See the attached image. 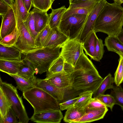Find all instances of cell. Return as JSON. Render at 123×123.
Wrapping results in <instances>:
<instances>
[{"instance_id":"6da1fadb","label":"cell","mask_w":123,"mask_h":123,"mask_svg":"<svg viewBox=\"0 0 123 123\" xmlns=\"http://www.w3.org/2000/svg\"><path fill=\"white\" fill-rule=\"evenodd\" d=\"M103 79L91 61L83 51L71 74V86L65 90L63 102L79 96L85 92H93Z\"/></svg>"},{"instance_id":"7a4b0ae2","label":"cell","mask_w":123,"mask_h":123,"mask_svg":"<svg viewBox=\"0 0 123 123\" xmlns=\"http://www.w3.org/2000/svg\"><path fill=\"white\" fill-rule=\"evenodd\" d=\"M123 7L106 1L95 24L93 31L109 36H117L123 30Z\"/></svg>"},{"instance_id":"3957f363","label":"cell","mask_w":123,"mask_h":123,"mask_svg":"<svg viewBox=\"0 0 123 123\" xmlns=\"http://www.w3.org/2000/svg\"><path fill=\"white\" fill-rule=\"evenodd\" d=\"M23 95L33 108L34 113L60 109L56 99L37 86L23 92Z\"/></svg>"},{"instance_id":"277c9868","label":"cell","mask_w":123,"mask_h":123,"mask_svg":"<svg viewBox=\"0 0 123 123\" xmlns=\"http://www.w3.org/2000/svg\"><path fill=\"white\" fill-rule=\"evenodd\" d=\"M60 48H43L25 53V59L29 61L36 74L47 72L53 61L60 55Z\"/></svg>"},{"instance_id":"5b68a950","label":"cell","mask_w":123,"mask_h":123,"mask_svg":"<svg viewBox=\"0 0 123 123\" xmlns=\"http://www.w3.org/2000/svg\"><path fill=\"white\" fill-rule=\"evenodd\" d=\"M0 81V87L9 100L11 108L18 119L19 123H28L30 119L16 87L12 84L2 82L1 78Z\"/></svg>"},{"instance_id":"8992f818","label":"cell","mask_w":123,"mask_h":123,"mask_svg":"<svg viewBox=\"0 0 123 123\" xmlns=\"http://www.w3.org/2000/svg\"><path fill=\"white\" fill-rule=\"evenodd\" d=\"M11 6L14 12L17 26L20 33L15 46L19 49L22 54L38 49L36 46L35 39L30 34L18 12L15 2Z\"/></svg>"},{"instance_id":"52a82bcc","label":"cell","mask_w":123,"mask_h":123,"mask_svg":"<svg viewBox=\"0 0 123 123\" xmlns=\"http://www.w3.org/2000/svg\"><path fill=\"white\" fill-rule=\"evenodd\" d=\"M87 15L74 14L61 20L58 28L69 39L77 38L85 23Z\"/></svg>"},{"instance_id":"ba28073f","label":"cell","mask_w":123,"mask_h":123,"mask_svg":"<svg viewBox=\"0 0 123 123\" xmlns=\"http://www.w3.org/2000/svg\"><path fill=\"white\" fill-rule=\"evenodd\" d=\"M60 55L65 62L74 68L83 51L82 43L77 38L69 39L61 47Z\"/></svg>"},{"instance_id":"9c48e42d","label":"cell","mask_w":123,"mask_h":123,"mask_svg":"<svg viewBox=\"0 0 123 123\" xmlns=\"http://www.w3.org/2000/svg\"><path fill=\"white\" fill-rule=\"evenodd\" d=\"M106 1V0H102L97 3L92 10L87 15L82 31L76 38L82 43L86 36L93 30L96 20Z\"/></svg>"},{"instance_id":"30bf717a","label":"cell","mask_w":123,"mask_h":123,"mask_svg":"<svg viewBox=\"0 0 123 123\" xmlns=\"http://www.w3.org/2000/svg\"><path fill=\"white\" fill-rule=\"evenodd\" d=\"M60 109L34 113L30 118L32 121L40 123H59L63 117Z\"/></svg>"},{"instance_id":"8fae6325","label":"cell","mask_w":123,"mask_h":123,"mask_svg":"<svg viewBox=\"0 0 123 123\" xmlns=\"http://www.w3.org/2000/svg\"><path fill=\"white\" fill-rule=\"evenodd\" d=\"M72 71L64 70L46 75L45 79L56 87L65 90L71 86Z\"/></svg>"},{"instance_id":"7c38bea8","label":"cell","mask_w":123,"mask_h":123,"mask_svg":"<svg viewBox=\"0 0 123 123\" xmlns=\"http://www.w3.org/2000/svg\"><path fill=\"white\" fill-rule=\"evenodd\" d=\"M2 19L0 31V39L10 34L17 26L16 18L12 7L10 6L6 14L1 16Z\"/></svg>"},{"instance_id":"4fadbf2b","label":"cell","mask_w":123,"mask_h":123,"mask_svg":"<svg viewBox=\"0 0 123 123\" xmlns=\"http://www.w3.org/2000/svg\"><path fill=\"white\" fill-rule=\"evenodd\" d=\"M36 86L42 89L51 95L58 100L59 103L63 100L65 89L56 87L47 79L37 78Z\"/></svg>"},{"instance_id":"5bb4252c","label":"cell","mask_w":123,"mask_h":123,"mask_svg":"<svg viewBox=\"0 0 123 123\" xmlns=\"http://www.w3.org/2000/svg\"><path fill=\"white\" fill-rule=\"evenodd\" d=\"M69 39L58 28H54L52 29L43 48H61L62 46Z\"/></svg>"},{"instance_id":"9a60e30c","label":"cell","mask_w":123,"mask_h":123,"mask_svg":"<svg viewBox=\"0 0 123 123\" xmlns=\"http://www.w3.org/2000/svg\"><path fill=\"white\" fill-rule=\"evenodd\" d=\"M108 111L107 107L98 109L86 110L85 113L81 117L73 121L72 123L90 122L102 119Z\"/></svg>"},{"instance_id":"2e32d148","label":"cell","mask_w":123,"mask_h":123,"mask_svg":"<svg viewBox=\"0 0 123 123\" xmlns=\"http://www.w3.org/2000/svg\"><path fill=\"white\" fill-rule=\"evenodd\" d=\"M34 16L35 30L38 34L48 24L49 18L47 11L35 7L32 10Z\"/></svg>"},{"instance_id":"e0dca14e","label":"cell","mask_w":123,"mask_h":123,"mask_svg":"<svg viewBox=\"0 0 123 123\" xmlns=\"http://www.w3.org/2000/svg\"><path fill=\"white\" fill-rule=\"evenodd\" d=\"M96 33L93 30L86 37L82 43V47L87 55L91 59L95 60V47L97 38Z\"/></svg>"},{"instance_id":"ac0fdd59","label":"cell","mask_w":123,"mask_h":123,"mask_svg":"<svg viewBox=\"0 0 123 123\" xmlns=\"http://www.w3.org/2000/svg\"><path fill=\"white\" fill-rule=\"evenodd\" d=\"M21 51L15 46L8 47L0 44V59L21 61Z\"/></svg>"},{"instance_id":"d6986e66","label":"cell","mask_w":123,"mask_h":123,"mask_svg":"<svg viewBox=\"0 0 123 123\" xmlns=\"http://www.w3.org/2000/svg\"><path fill=\"white\" fill-rule=\"evenodd\" d=\"M8 74L12 77L15 81L17 88L22 92L36 86L37 78L35 76L32 78L27 80L17 74Z\"/></svg>"},{"instance_id":"ffe728a7","label":"cell","mask_w":123,"mask_h":123,"mask_svg":"<svg viewBox=\"0 0 123 123\" xmlns=\"http://www.w3.org/2000/svg\"><path fill=\"white\" fill-rule=\"evenodd\" d=\"M73 68L70 65L66 63L62 58L60 56L51 63L46 72V76L64 70L72 71Z\"/></svg>"},{"instance_id":"44dd1931","label":"cell","mask_w":123,"mask_h":123,"mask_svg":"<svg viewBox=\"0 0 123 123\" xmlns=\"http://www.w3.org/2000/svg\"><path fill=\"white\" fill-rule=\"evenodd\" d=\"M22 62L23 60L16 61L0 59V70L7 74H17Z\"/></svg>"},{"instance_id":"7402d4cb","label":"cell","mask_w":123,"mask_h":123,"mask_svg":"<svg viewBox=\"0 0 123 123\" xmlns=\"http://www.w3.org/2000/svg\"><path fill=\"white\" fill-rule=\"evenodd\" d=\"M104 45L109 51L115 52L119 55H123V43L117 36H108L105 38Z\"/></svg>"},{"instance_id":"603a6c76","label":"cell","mask_w":123,"mask_h":123,"mask_svg":"<svg viewBox=\"0 0 123 123\" xmlns=\"http://www.w3.org/2000/svg\"><path fill=\"white\" fill-rule=\"evenodd\" d=\"M51 9V13L49 14L48 24L51 29L58 28L63 16L67 9L65 6L55 9Z\"/></svg>"},{"instance_id":"cb8c5ba5","label":"cell","mask_w":123,"mask_h":123,"mask_svg":"<svg viewBox=\"0 0 123 123\" xmlns=\"http://www.w3.org/2000/svg\"><path fill=\"white\" fill-rule=\"evenodd\" d=\"M37 72L32 65L24 59L21 64L17 75L27 80L33 78Z\"/></svg>"},{"instance_id":"d4e9b609","label":"cell","mask_w":123,"mask_h":123,"mask_svg":"<svg viewBox=\"0 0 123 123\" xmlns=\"http://www.w3.org/2000/svg\"><path fill=\"white\" fill-rule=\"evenodd\" d=\"M114 79L111 74L109 73L103 79L100 84L93 92V97H97L99 95L104 94L107 90L111 89L114 86Z\"/></svg>"},{"instance_id":"484cf974","label":"cell","mask_w":123,"mask_h":123,"mask_svg":"<svg viewBox=\"0 0 123 123\" xmlns=\"http://www.w3.org/2000/svg\"><path fill=\"white\" fill-rule=\"evenodd\" d=\"M93 92L88 91L81 93L78 96L79 98L74 104V106L80 111L86 110V108L91 99Z\"/></svg>"},{"instance_id":"4316f807","label":"cell","mask_w":123,"mask_h":123,"mask_svg":"<svg viewBox=\"0 0 123 123\" xmlns=\"http://www.w3.org/2000/svg\"><path fill=\"white\" fill-rule=\"evenodd\" d=\"M11 104L2 88L0 87V120L4 119L11 108Z\"/></svg>"},{"instance_id":"83f0119b","label":"cell","mask_w":123,"mask_h":123,"mask_svg":"<svg viewBox=\"0 0 123 123\" xmlns=\"http://www.w3.org/2000/svg\"><path fill=\"white\" fill-rule=\"evenodd\" d=\"M20 34L17 26L10 34L0 40V44L8 47L15 46Z\"/></svg>"},{"instance_id":"f1b7e54d","label":"cell","mask_w":123,"mask_h":123,"mask_svg":"<svg viewBox=\"0 0 123 123\" xmlns=\"http://www.w3.org/2000/svg\"><path fill=\"white\" fill-rule=\"evenodd\" d=\"M86 111H79L73 106L67 110L63 117V121L66 123H72L73 121L81 117Z\"/></svg>"},{"instance_id":"f546056e","label":"cell","mask_w":123,"mask_h":123,"mask_svg":"<svg viewBox=\"0 0 123 123\" xmlns=\"http://www.w3.org/2000/svg\"><path fill=\"white\" fill-rule=\"evenodd\" d=\"M52 29L48 24L37 35L35 39V43L38 49L43 48L44 45Z\"/></svg>"},{"instance_id":"4dcf8cb0","label":"cell","mask_w":123,"mask_h":123,"mask_svg":"<svg viewBox=\"0 0 123 123\" xmlns=\"http://www.w3.org/2000/svg\"><path fill=\"white\" fill-rule=\"evenodd\" d=\"M110 94L114 99L115 105L120 106L123 110V88L121 85L113 86L111 89Z\"/></svg>"},{"instance_id":"1f68e13d","label":"cell","mask_w":123,"mask_h":123,"mask_svg":"<svg viewBox=\"0 0 123 123\" xmlns=\"http://www.w3.org/2000/svg\"><path fill=\"white\" fill-rule=\"evenodd\" d=\"M23 21L31 36L35 40L38 34L35 30L34 16L32 11L29 12L27 17Z\"/></svg>"},{"instance_id":"d6a6232c","label":"cell","mask_w":123,"mask_h":123,"mask_svg":"<svg viewBox=\"0 0 123 123\" xmlns=\"http://www.w3.org/2000/svg\"><path fill=\"white\" fill-rule=\"evenodd\" d=\"M119 63L114 74V83L118 86L123 82V55H119Z\"/></svg>"},{"instance_id":"836d02e7","label":"cell","mask_w":123,"mask_h":123,"mask_svg":"<svg viewBox=\"0 0 123 123\" xmlns=\"http://www.w3.org/2000/svg\"><path fill=\"white\" fill-rule=\"evenodd\" d=\"M32 6L43 11H47L51 8V0H32Z\"/></svg>"},{"instance_id":"e575fe53","label":"cell","mask_w":123,"mask_h":123,"mask_svg":"<svg viewBox=\"0 0 123 123\" xmlns=\"http://www.w3.org/2000/svg\"><path fill=\"white\" fill-rule=\"evenodd\" d=\"M97 98L107 107L109 108L112 111L114 105H115V101L113 97L110 94H101Z\"/></svg>"},{"instance_id":"d590c367","label":"cell","mask_w":123,"mask_h":123,"mask_svg":"<svg viewBox=\"0 0 123 123\" xmlns=\"http://www.w3.org/2000/svg\"><path fill=\"white\" fill-rule=\"evenodd\" d=\"M104 46L102 40L98 37L95 47V61L100 62L102 58L105 51Z\"/></svg>"},{"instance_id":"8d00e7d4","label":"cell","mask_w":123,"mask_h":123,"mask_svg":"<svg viewBox=\"0 0 123 123\" xmlns=\"http://www.w3.org/2000/svg\"><path fill=\"white\" fill-rule=\"evenodd\" d=\"M15 2L18 12L23 21H25L28 16L29 12H28L22 0H15Z\"/></svg>"},{"instance_id":"74e56055","label":"cell","mask_w":123,"mask_h":123,"mask_svg":"<svg viewBox=\"0 0 123 123\" xmlns=\"http://www.w3.org/2000/svg\"><path fill=\"white\" fill-rule=\"evenodd\" d=\"M107 107L97 97H93L91 99L86 108V110L100 109Z\"/></svg>"},{"instance_id":"f35d334b","label":"cell","mask_w":123,"mask_h":123,"mask_svg":"<svg viewBox=\"0 0 123 123\" xmlns=\"http://www.w3.org/2000/svg\"><path fill=\"white\" fill-rule=\"evenodd\" d=\"M18 118L12 108L8 112L5 118L0 120V123H19Z\"/></svg>"},{"instance_id":"ab89813d","label":"cell","mask_w":123,"mask_h":123,"mask_svg":"<svg viewBox=\"0 0 123 123\" xmlns=\"http://www.w3.org/2000/svg\"><path fill=\"white\" fill-rule=\"evenodd\" d=\"M79 98V96L76 97L64 102L59 103L60 110L63 111L68 109L74 106V105Z\"/></svg>"},{"instance_id":"60d3db41","label":"cell","mask_w":123,"mask_h":123,"mask_svg":"<svg viewBox=\"0 0 123 123\" xmlns=\"http://www.w3.org/2000/svg\"><path fill=\"white\" fill-rule=\"evenodd\" d=\"M10 6L3 0H0V14L1 16L5 14Z\"/></svg>"},{"instance_id":"b9f144b4","label":"cell","mask_w":123,"mask_h":123,"mask_svg":"<svg viewBox=\"0 0 123 123\" xmlns=\"http://www.w3.org/2000/svg\"><path fill=\"white\" fill-rule=\"evenodd\" d=\"M27 11L29 12L32 6V0H22Z\"/></svg>"},{"instance_id":"7bdbcfd3","label":"cell","mask_w":123,"mask_h":123,"mask_svg":"<svg viewBox=\"0 0 123 123\" xmlns=\"http://www.w3.org/2000/svg\"><path fill=\"white\" fill-rule=\"evenodd\" d=\"M88 0H69V4H74L83 1ZM100 1L102 0H98Z\"/></svg>"},{"instance_id":"ee69618b","label":"cell","mask_w":123,"mask_h":123,"mask_svg":"<svg viewBox=\"0 0 123 123\" xmlns=\"http://www.w3.org/2000/svg\"><path fill=\"white\" fill-rule=\"evenodd\" d=\"M10 6L13 5L14 4L15 1L14 0H3Z\"/></svg>"},{"instance_id":"f6af8a7d","label":"cell","mask_w":123,"mask_h":123,"mask_svg":"<svg viewBox=\"0 0 123 123\" xmlns=\"http://www.w3.org/2000/svg\"><path fill=\"white\" fill-rule=\"evenodd\" d=\"M117 37L123 43V30L117 36Z\"/></svg>"},{"instance_id":"bcb514c9","label":"cell","mask_w":123,"mask_h":123,"mask_svg":"<svg viewBox=\"0 0 123 123\" xmlns=\"http://www.w3.org/2000/svg\"><path fill=\"white\" fill-rule=\"evenodd\" d=\"M114 3L118 5H121L123 3V0H114Z\"/></svg>"},{"instance_id":"7dc6e473","label":"cell","mask_w":123,"mask_h":123,"mask_svg":"<svg viewBox=\"0 0 123 123\" xmlns=\"http://www.w3.org/2000/svg\"><path fill=\"white\" fill-rule=\"evenodd\" d=\"M55 0H51L52 1V3Z\"/></svg>"}]
</instances>
